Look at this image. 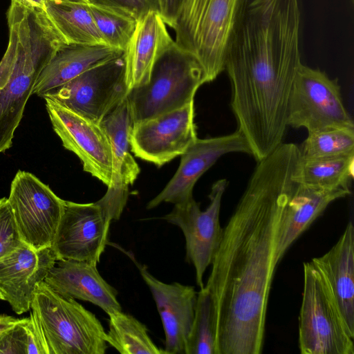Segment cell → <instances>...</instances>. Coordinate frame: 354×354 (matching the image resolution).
<instances>
[{"label":"cell","mask_w":354,"mask_h":354,"mask_svg":"<svg viewBox=\"0 0 354 354\" xmlns=\"http://www.w3.org/2000/svg\"><path fill=\"white\" fill-rule=\"evenodd\" d=\"M300 150L279 145L258 161L223 229L205 286L212 296L216 354H259L281 215L299 182Z\"/></svg>","instance_id":"obj_1"},{"label":"cell","mask_w":354,"mask_h":354,"mask_svg":"<svg viewBox=\"0 0 354 354\" xmlns=\"http://www.w3.org/2000/svg\"><path fill=\"white\" fill-rule=\"evenodd\" d=\"M243 0H183L175 44L201 66L206 82L225 70L226 55Z\"/></svg>","instance_id":"obj_2"},{"label":"cell","mask_w":354,"mask_h":354,"mask_svg":"<svg viewBox=\"0 0 354 354\" xmlns=\"http://www.w3.org/2000/svg\"><path fill=\"white\" fill-rule=\"evenodd\" d=\"M30 309L47 354L105 353L106 332L96 316L44 281L36 286Z\"/></svg>","instance_id":"obj_3"},{"label":"cell","mask_w":354,"mask_h":354,"mask_svg":"<svg viewBox=\"0 0 354 354\" xmlns=\"http://www.w3.org/2000/svg\"><path fill=\"white\" fill-rule=\"evenodd\" d=\"M204 83L201 66L174 41L154 64L149 81L128 93L133 125L183 106Z\"/></svg>","instance_id":"obj_4"},{"label":"cell","mask_w":354,"mask_h":354,"mask_svg":"<svg viewBox=\"0 0 354 354\" xmlns=\"http://www.w3.org/2000/svg\"><path fill=\"white\" fill-rule=\"evenodd\" d=\"M353 339L323 275L311 261L305 262L299 317L301 353L354 354Z\"/></svg>","instance_id":"obj_5"},{"label":"cell","mask_w":354,"mask_h":354,"mask_svg":"<svg viewBox=\"0 0 354 354\" xmlns=\"http://www.w3.org/2000/svg\"><path fill=\"white\" fill-rule=\"evenodd\" d=\"M287 124L295 129L305 128L308 133L333 129H354L337 80L302 63L289 98Z\"/></svg>","instance_id":"obj_6"},{"label":"cell","mask_w":354,"mask_h":354,"mask_svg":"<svg viewBox=\"0 0 354 354\" xmlns=\"http://www.w3.org/2000/svg\"><path fill=\"white\" fill-rule=\"evenodd\" d=\"M129 91L123 53L92 66L43 98H50L100 124Z\"/></svg>","instance_id":"obj_7"},{"label":"cell","mask_w":354,"mask_h":354,"mask_svg":"<svg viewBox=\"0 0 354 354\" xmlns=\"http://www.w3.org/2000/svg\"><path fill=\"white\" fill-rule=\"evenodd\" d=\"M23 242L34 250L51 248L64 200L32 174L19 170L8 198Z\"/></svg>","instance_id":"obj_8"},{"label":"cell","mask_w":354,"mask_h":354,"mask_svg":"<svg viewBox=\"0 0 354 354\" xmlns=\"http://www.w3.org/2000/svg\"><path fill=\"white\" fill-rule=\"evenodd\" d=\"M226 179H220L212 186L209 205L202 211L194 198L174 204L172 210L162 218L178 226L185 239L186 261L196 272V283L204 286L203 278L207 268L212 264L219 247L223 229L219 213L222 196L227 187Z\"/></svg>","instance_id":"obj_9"},{"label":"cell","mask_w":354,"mask_h":354,"mask_svg":"<svg viewBox=\"0 0 354 354\" xmlns=\"http://www.w3.org/2000/svg\"><path fill=\"white\" fill-rule=\"evenodd\" d=\"M111 216L97 201H64V212L52 249L57 260L69 259L97 265L108 241Z\"/></svg>","instance_id":"obj_10"},{"label":"cell","mask_w":354,"mask_h":354,"mask_svg":"<svg viewBox=\"0 0 354 354\" xmlns=\"http://www.w3.org/2000/svg\"><path fill=\"white\" fill-rule=\"evenodd\" d=\"M194 100L183 106L132 126L131 150L135 156L160 167L183 154L198 139Z\"/></svg>","instance_id":"obj_11"},{"label":"cell","mask_w":354,"mask_h":354,"mask_svg":"<svg viewBox=\"0 0 354 354\" xmlns=\"http://www.w3.org/2000/svg\"><path fill=\"white\" fill-rule=\"evenodd\" d=\"M54 131L63 146L82 161L83 169L107 187L112 176V149L100 125L71 111L57 102L44 97Z\"/></svg>","instance_id":"obj_12"},{"label":"cell","mask_w":354,"mask_h":354,"mask_svg":"<svg viewBox=\"0 0 354 354\" xmlns=\"http://www.w3.org/2000/svg\"><path fill=\"white\" fill-rule=\"evenodd\" d=\"M233 152L251 154L245 138L238 130L228 135L198 138L181 155L176 172L160 193L147 203V209L162 203L176 204L193 198V188L199 178L221 156Z\"/></svg>","instance_id":"obj_13"},{"label":"cell","mask_w":354,"mask_h":354,"mask_svg":"<svg viewBox=\"0 0 354 354\" xmlns=\"http://www.w3.org/2000/svg\"><path fill=\"white\" fill-rule=\"evenodd\" d=\"M100 125L111 145L112 176L106 194L97 202L118 221L127 201L129 186L140 172L130 153L133 124L127 98L104 117Z\"/></svg>","instance_id":"obj_14"},{"label":"cell","mask_w":354,"mask_h":354,"mask_svg":"<svg viewBox=\"0 0 354 354\" xmlns=\"http://www.w3.org/2000/svg\"><path fill=\"white\" fill-rule=\"evenodd\" d=\"M57 260L52 248L34 250L25 243L0 259V299L18 315L30 310L36 286Z\"/></svg>","instance_id":"obj_15"},{"label":"cell","mask_w":354,"mask_h":354,"mask_svg":"<svg viewBox=\"0 0 354 354\" xmlns=\"http://www.w3.org/2000/svg\"><path fill=\"white\" fill-rule=\"evenodd\" d=\"M135 263L151 291L162 321L165 354H185L194 317L197 297L194 287L178 282L164 283L153 276L145 265Z\"/></svg>","instance_id":"obj_16"},{"label":"cell","mask_w":354,"mask_h":354,"mask_svg":"<svg viewBox=\"0 0 354 354\" xmlns=\"http://www.w3.org/2000/svg\"><path fill=\"white\" fill-rule=\"evenodd\" d=\"M44 282L59 294L88 301L109 315L121 311L118 291L100 274L97 265L86 261L57 260Z\"/></svg>","instance_id":"obj_17"},{"label":"cell","mask_w":354,"mask_h":354,"mask_svg":"<svg viewBox=\"0 0 354 354\" xmlns=\"http://www.w3.org/2000/svg\"><path fill=\"white\" fill-rule=\"evenodd\" d=\"M174 43L158 11H149L137 21L124 51L129 90L149 81L154 64Z\"/></svg>","instance_id":"obj_18"},{"label":"cell","mask_w":354,"mask_h":354,"mask_svg":"<svg viewBox=\"0 0 354 354\" xmlns=\"http://www.w3.org/2000/svg\"><path fill=\"white\" fill-rule=\"evenodd\" d=\"M311 262L328 283L342 318L354 335V227L349 221L337 242Z\"/></svg>","instance_id":"obj_19"},{"label":"cell","mask_w":354,"mask_h":354,"mask_svg":"<svg viewBox=\"0 0 354 354\" xmlns=\"http://www.w3.org/2000/svg\"><path fill=\"white\" fill-rule=\"evenodd\" d=\"M350 194L348 189H324L299 183L281 215L275 255L277 264L292 243L332 202Z\"/></svg>","instance_id":"obj_20"},{"label":"cell","mask_w":354,"mask_h":354,"mask_svg":"<svg viewBox=\"0 0 354 354\" xmlns=\"http://www.w3.org/2000/svg\"><path fill=\"white\" fill-rule=\"evenodd\" d=\"M123 53L124 50L104 45L64 44L41 72L32 93L44 97L92 66Z\"/></svg>","instance_id":"obj_21"},{"label":"cell","mask_w":354,"mask_h":354,"mask_svg":"<svg viewBox=\"0 0 354 354\" xmlns=\"http://www.w3.org/2000/svg\"><path fill=\"white\" fill-rule=\"evenodd\" d=\"M44 10L66 44L108 46L95 25L88 3L45 0Z\"/></svg>","instance_id":"obj_22"},{"label":"cell","mask_w":354,"mask_h":354,"mask_svg":"<svg viewBox=\"0 0 354 354\" xmlns=\"http://www.w3.org/2000/svg\"><path fill=\"white\" fill-rule=\"evenodd\" d=\"M354 153L316 159H300L299 183L324 189H349L354 175Z\"/></svg>","instance_id":"obj_23"},{"label":"cell","mask_w":354,"mask_h":354,"mask_svg":"<svg viewBox=\"0 0 354 354\" xmlns=\"http://www.w3.org/2000/svg\"><path fill=\"white\" fill-rule=\"evenodd\" d=\"M109 329L106 340L121 354H165L148 334L147 326L122 310L108 315Z\"/></svg>","instance_id":"obj_24"},{"label":"cell","mask_w":354,"mask_h":354,"mask_svg":"<svg viewBox=\"0 0 354 354\" xmlns=\"http://www.w3.org/2000/svg\"><path fill=\"white\" fill-rule=\"evenodd\" d=\"M185 354H216L214 306L210 292L205 286L197 292L194 317Z\"/></svg>","instance_id":"obj_25"},{"label":"cell","mask_w":354,"mask_h":354,"mask_svg":"<svg viewBox=\"0 0 354 354\" xmlns=\"http://www.w3.org/2000/svg\"><path fill=\"white\" fill-rule=\"evenodd\" d=\"M88 6L106 44L124 51L138 20L127 12L109 6L92 1Z\"/></svg>","instance_id":"obj_26"},{"label":"cell","mask_w":354,"mask_h":354,"mask_svg":"<svg viewBox=\"0 0 354 354\" xmlns=\"http://www.w3.org/2000/svg\"><path fill=\"white\" fill-rule=\"evenodd\" d=\"M304 160L354 153V129H333L309 132L299 147Z\"/></svg>","instance_id":"obj_27"},{"label":"cell","mask_w":354,"mask_h":354,"mask_svg":"<svg viewBox=\"0 0 354 354\" xmlns=\"http://www.w3.org/2000/svg\"><path fill=\"white\" fill-rule=\"evenodd\" d=\"M0 354H47L39 328L30 315L0 336Z\"/></svg>","instance_id":"obj_28"},{"label":"cell","mask_w":354,"mask_h":354,"mask_svg":"<svg viewBox=\"0 0 354 354\" xmlns=\"http://www.w3.org/2000/svg\"><path fill=\"white\" fill-rule=\"evenodd\" d=\"M19 234L13 212L8 198H0V259L21 247Z\"/></svg>","instance_id":"obj_29"},{"label":"cell","mask_w":354,"mask_h":354,"mask_svg":"<svg viewBox=\"0 0 354 354\" xmlns=\"http://www.w3.org/2000/svg\"><path fill=\"white\" fill-rule=\"evenodd\" d=\"M119 9L138 20L151 10L158 11V0H91Z\"/></svg>","instance_id":"obj_30"},{"label":"cell","mask_w":354,"mask_h":354,"mask_svg":"<svg viewBox=\"0 0 354 354\" xmlns=\"http://www.w3.org/2000/svg\"><path fill=\"white\" fill-rule=\"evenodd\" d=\"M158 12L164 22L174 28L183 0H158Z\"/></svg>","instance_id":"obj_31"},{"label":"cell","mask_w":354,"mask_h":354,"mask_svg":"<svg viewBox=\"0 0 354 354\" xmlns=\"http://www.w3.org/2000/svg\"><path fill=\"white\" fill-rule=\"evenodd\" d=\"M19 319L8 315H0V336L13 326Z\"/></svg>","instance_id":"obj_32"},{"label":"cell","mask_w":354,"mask_h":354,"mask_svg":"<svg viewBox=\"0 0 354 354\" xmlns=\"http://www.w3.org/2000/svg\"><path fill=\"white\" fill-rule=\"evenodd\" d=\"M33 7L44 9L45 0H20Z\"/></svg>","instance_id":"obj_33"},{"label":"cell","mask_w":354,"mask_h":354,"mask_svg":"<svg viewBox=\"0 0 354 354\" xmlns=\"http://www.w3.org/2000/svg\"><path fill=\"white\" fill-rule=\"evenodd\" d=\"M73 1H81V2H84V3H90L91 1V0H73Z\"/></svg>","instance_id":"obj_34"}]
</instances>
